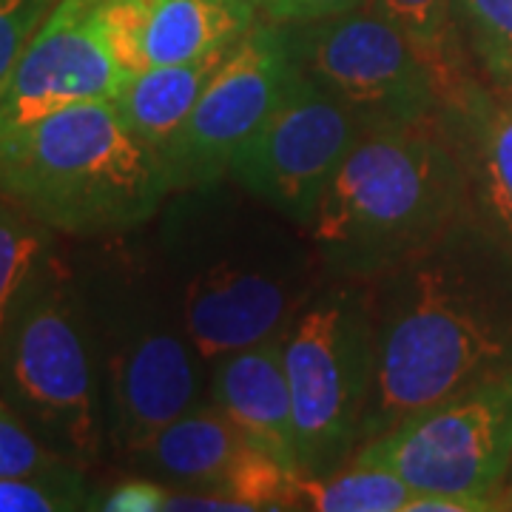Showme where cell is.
<instances>
[{
  "label": "cell",
  "mask_w": 512,
  "mask_h": 512,
  "mask_svg": "<svg viewBox=\"0 0 512 512\" xmlns=\"http://www.w3.org/2000/svg\"><path fill=\"white\" fill-rule=\"evenodd\" d=\"M365 285L376 328L365 441L512 367V268L470 217Z\"/></svg>",
  "instance_id": "1"
},
{
  "label": "cell",
  "mask_w": 512,
  "mask_h": 512,
  "mask_svg": "<svg viewBox=\"0 0 512 512\" xmlns=\"http://www.w3.org/2000/svg\"><path fill=\"white\" fill-rule=\"evenodd\" d=\"M146 231L208 370L282 333L325 279L305 228L231 177L171 191Z\"/></svg>",
  "instance_id": "2"
},
{
  "label": "cell",
  "mask_w": 512,
  "mask_h": 512,
  "mask_svg": "<svg viewBox=\"0 0 512 512\" xmlns=\"http://www.w3.org/2000/svg\"><path fill=\"white\" fill-rule=\"evenodd\" d=\"M72 262L100 362L111 461L123 467L160 427L211 399L208 365L146 228L80 239Z\"/></svg>",
  "instance_id": "3"
},
{
  "label": "cell",
  "mask_w": 512,
  "mask_h": 512,
  "mask_svg": "<svg viewBox=\"0 0 512 512\" xmlns=\"http://www.w3.org/2000/svg\"><path fill=\"white\" fill-rule=\"evenodd\" d=\"M467 217V171L441 114L421 126L365 131L305 234L325 276L367 282Z\"/></svg>",
  "instance_id": "4"
},
{
  "label": "cell",
  "mask_w": 512,
  "mask_h": 512,
  "mask_svg": "<svg viewBox=\"0 0 512 512\" xmlns=\"http://www.w3.org/2000/svg\"><path fill=\"white\" fill-rule=\"evenodd\" d=\"M168 194L163 165L114 100L72 106L0 137V197L74 242L146 228Z\"/></svg>",
  "instance_id": "5"
},
{
  "label": "cell",
  "mask_w": 512,
  "mask_h": 512,
  "mask_svg": "<svg viewBox=\"0 0 512 512\" xmlns=\"http://www.w3.org/2000/svg\"><path fill=\"white\" fill-rule=\"evenodd\" d=\"M0 396L83 470L111 461L103 379L72 254L40 268L0 339Z\"/></svg>",
  "instance_id": "6"
},
{
  "label": "cell",
  "mask_w": 512,
  "mask_h": 512,
  "mask_svg": "<svg viewBox=\"0 0 512 512\" xmlns=\"http://www.w3.org/2000/svg\"><path fill=\"white\" fill-rule=\"evenodd\" d=\"M299 476L345 467L365 441L376 384V328L367 285L325 276L282 330Z\"/></svg>",
  "instance_id": "7"
},
{
  "label": "cell",
  "mask_w": 512,
  "mask_h": 512,
  "mask_svg": "<svg viewBox=\"0 0 512 512\" xmlns=\"http://www.w3.org/2000/svg\"><path fill=\"white\" fill-rule=\"evenodd\" d=\"M279 29L293 66L322 86L362 131L421 126L444 114L447 80L373 9Z\"/></svg>",
  "instance_id": "8"
},
{
  "label": "cell",
  "mask_w": 512,
  "mask_h": 512,
  "mask_svg": "<svg viewBox=\"0 0 512 512\" xmlns=\"http://www.w3.org/2000/svg\"><path fill=\"white\" fill-rule=\"evenodd\" d=\"M350 461L393 470L413 493L473 495L501 510L512 473V367L407 416Z\"/></svg>",
  "instance_id": "9"
},
{
  "label": "cell",
  "mask_w": 512,
  "mask_h": 512,
  "mask_svg": "<svg viewBox=\"0 0 512 512\" xmlns=\"http://www.w3.org/2000/svg\"><path fill=\"white\" fill-rule=\"evenodd\" d=\"M362 134L348 111L296 69L274 114L231 157L228 177L308 228L330 180Z\"/></svg>",
  "instance_id": "10"
},
{
  "label": "cell",
  "mask_w": 512,
  "mask_h": 512,
  "mask_svg": "<svg viewBox=\"0 0 512 512\" xmlns=\"http://www.w3.org/2000/svg\"><path fill=\"white\" fill-rule=\"evenodd\" d=\"M293 77L296 66L282 29L259 20L211 77L165 154L168 188L185 191L228 177L231 157L274 114Z\"/></svg>",
  "instance_id": "11"
},
{
  "label": "cell",
  "mask_w": 512,
  "mask_h": 512,
  "mask_svg": "<svg viewBox=\"0 0 512 512\" xmlns=\"http://www.w3.org/2000/svg\"><path fill=\"white\" fill-rule=\"evenodd\" d=\"M128 80L111 55L103 0H60L0 86V137L72 106L117 100Z\"/></svg>",
  "instance_id": "12"
},
{
  "label": "cell",
  "mask_w": 512,
  "mask_h": 512,
  "mask_svg": "<svg viewBox=\"0 0 512 512\" xmlns=\"http://www.w3.org/2000/svg\"><path fill=\"white\" fill-rule=\"evenodd\" d=\"M248 0H103L111 55L126 74L191 63L254 29Z\"/></svg>",
  "instance_id": "13"
},
{
  "label": "cell",
  "mask_w": 512,
  "mask_h": 512,
  "mask_svg": "<svg viewBox=\"0 0 512 512\" xmlns=\"http://www.w3.org/2000/svg\"><path fill=\"white\" fill-rule=\"evenodd\" d=\"M444 123L467 171L470 220L512 268V94L467 77L447 97Z\"/></svg>",
  "instance_id": "14"
},
{
  "label": "cell",
  "mask_w": 512,
  "mask_h": 512,
  "mask_svg": "<svg viewBox=\"0 0 512 512\" xmlns=\"http://www.w3.org/2000/svg\"><path fill=\"white\" fill-rule=\"evenodd\" d=\"M211 402L239 430L288 467H296L293 402L282 333L217 359L208 370Z\"/></svg>",
  "instance_id": "15"
},
{
  "label": "cell",
  "mask_w": 512,
  "mask_h": 512,
  "mask_svg": "<svg viewBox=\"0 0 512 512\" xmlns=\"http://www.w3.org/2000/svg\"><path fill=\"white\" fill-rule=\"evenodd\" d=\"M251 444L254 441L208 399L160 427L123 467L128 473L157 478L171 490L222 495Z\"/></svg>",
  "instance_id": "16"
},
{
  "label": "cell",
  "mask_w": 512,
  "mask_h": 512,
  "mask_svg": "<svg viewBox=\"0 0 512 512\" xmlns=\"http://www.w3.org/2000/svg\"><path fill=\"white\" fill-rule=\"evenodd\" d=\"M237 43L217 49L200 60H191V63L154 66V69L134 74L120 97L114 100L128 126L154 151L160 165L174 146L177 134L183 131L185 120L191 117L205 86L220 72V66L234 52Z\"/></svg>",
  "instance_id": "17"
},
{
  "label": "cell",
  "mask_w": 512,
  "mask_h": 512,
  "mask_svg": "<svg viewBox=\"0 0 512 512\" xmlns=\"http://www.w3.org/2000/svg\"><path fill=\"white\" fill-rule=\"evenodd\" d=\"M413 487L387 467L348 461L328 476H293L288 510L404 512Z\"/></svg>",
  "instance_id": "18"
},
{
  "label": "cell",
  "mask_w": 512,
  "mask_h": 512,
  "mask_svg": "<svg viewBox=\"0 0 512 512\" xmlns=\"http://www.w3.org/2000/svg\"><path fill=\"white\" fill-rule=\"evenodd\" d=\"M57 248L60 234L37 222L12 200L0 197V339L18 311L20 299Z\"/></svg>",
  "instance_id": "19"
},
{
  "label": "cell",
  "mask_w": 512,
  "mask_h": 512,
  "mask_svg": "<svg viewBox=\"0 0 512 512\" xmlns=\"http://www.w3.org/2000/svg\"><path fill=\"white\" fill-rule=\"evenodd\" d=\"M367 9H373L379 18L393 23L421 55L439 69L441 77L447 80L450 94L456 92L467 77H476L461 52L453 0H370Z\"/></svg>",
  "instance_id": "20"
},
{
  "label": "cell",
  "mask_w": 512,
  "mask_h": 512,
  "mask_svg": "<svg viewBox=\"0 0 512 512\" xmlns=\"http://www.w3.org/2000/svg\"><path fill=\"white\" fill-rule=\"evenodd\" d=\"M461 52L495 94H512V0H453Z\"/></svg>",
  "instance_id": "21"
},
{
  "label": "cell",
  "mask_w": 512,
  "mask_h": 512,
  "mask_svg": "<svg viewBox=\"0 0 512 512\" xmlns=\"http://www.w3.org/2000/svg\"><path fill=\"white\" fill-rule=\"evenodd\" d=\"M92 473L63 467L35 476L0 478V512H77L92 510Z\"/></svg>",
  "instance_id": "22"
},
{
  "label": "cell",
  "mask_w": 512,
  "mask_h": 512,
  "mask_svg": "<svg viewBox=\"0 0 512 512\" xmlns=\"http://www.w3.org/2000/svg\"><path fill=\"white\" fill-rule=\"evenodd\" d=\"M72 464L74 461L63 458L40 439L35 427L0 396V478L52 473Z\"/></svg>",
  "instance_id": "23"
},
{
  "label": "cell",
  "mask_w": 512,
  "mask_h": 512,
  "mask_svg": "<svg viewBox=\"0 0 512 512\" xmlns=\"http://www.w3.org/2000/svg\"><path fill=\"white\" fill-rule=\"evenodd\" d=\"M60 0H0V86Z\"/></svg>",
  "instance_id": "24"
},
{
  "label": "cell",
  "mask_w": 512,
  "mask_h": 512,
  "mask_svg": "<svg viewBox=\"0 0 512 512\" xmlns=\"http://www.w3.org/2000/svg\"><path fill=\"white\" fill-rule=\"evenodd\" d=\"M171 487L157 478L128 473L106 490H94L92 510L100 512H165Z\"/></svg>",
  "instance_id": "25"
},
{
  "label": "cell",
  "mask_w": 512,
  "mask_h": 512,
  "mask_svg": "<svg viewBox=\"0 0 512 512\" xmlns=\"http://www.w3.org/2000/svg\"><path fill=\"white\" fill-rule=\"evenodd\" d=\"M254 6L256 18L271 26H299L313 20L345 15L362 9L370 0H248Z\"/></svg>",
  "instance_id": "26"
},
{
  "label": "cell",
  "mask_w": 512,
  "mask_h": 512,
  "mask_svg": "<svg viewBox=\"0 0 512 512\" xmlns=\"http://www.w3.org/2000/svg\"><path fill=\"white\" fill-rule=\"evenodd\" d=\"M404 512H498V504L473 495L413 493Z\"/></svg>",
  "instance_id": "27"
},
{
  "label": "cell",
  "mask_w": 512,
  "mask_h": 512,
  "mask_svg": "<svg viewBox=\"0 0 512 512\" xmlns=\"http://www.w3.org/2000/svg\"><path fill=\"white\" fill-rule=\"evenodd\" d=\"M501 510L512 512V476L507 478V484H504V490H501Z\"/></svg>",
  "instance_id": "28"
},
{
  "label": "cell",
  "mask_w": 512,
  "mask_h": 512,
  "mask_svg": "<svg viewBox=\"0 0 512 512\" xmlns=\"http://www.w3.org/2000/svg\"><path fill=\"white\" fill-rule=\"evenodd\" d=\"M510 476H512V473H510Z\"/></svg>",
  "instance_id": "29"
}]
</instances>
